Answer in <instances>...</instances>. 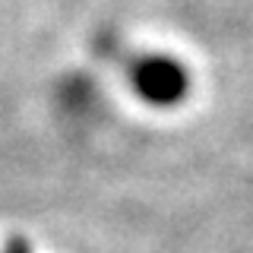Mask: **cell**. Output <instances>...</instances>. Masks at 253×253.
Masks as SVG:
<instances>
[{"label":"cell","instance_id":"obj_1","mask_svg":"<svg viewBox=\"0 0 253 253\" xmlns=\"http://www.w3.org/2000/svg\"><path fill=\"white\" fill-rule=\"evenodd\" d=\"M6 253H32V250H29V244H22V241H13Z\"/></svg>","mask_w":253,"mask_h":253}]
</instances>
